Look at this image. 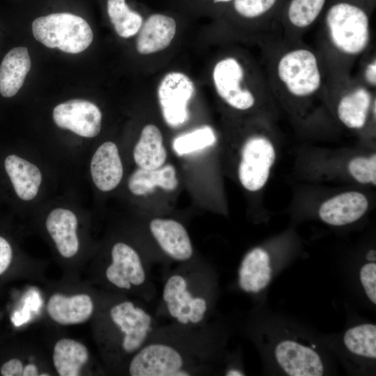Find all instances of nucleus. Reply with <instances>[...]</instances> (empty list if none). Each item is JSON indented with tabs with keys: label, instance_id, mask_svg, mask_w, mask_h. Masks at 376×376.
I'll list each match as a JSON object with an SVG mask.
<instances>
[{
	"label": "nucleus",
	"instance_id": "f257e3e1",
	"mask_svg": "<svg viewBox=\"0 0 376 376\" xmlns=\"http://www.w3.org/2000/svg\"><path fill=\"white\" fill-rule=\"evenodd\" d=\"M263 70L279 108L300 123L327 111V70L315 48L281 36L260 41Z\"/></svg>",
	"mask_w": 376,
	"mask_h": 376
},
{
	"label": "nucleus",
	"instance_id": "f03ea898",
	"mask_svg": "<svg viewBox=\"0 0 376 376\" xmlns=\"http://www.w3.org/2000/svg\"><path fill=\"white\" fill-rule=\"evenodd\" d=\"M375 0H329L318 23V47L327 72L352 74L373 47L371 17Z\"/></svg>",
	"mask_w": 376,
	"mask_h": 376
},
{
	"label": "nucleus",
	"instance_id": "7ed1b4c3",
	"mask_svg": "<svg viewBox=\"0 0 376 376\" xmlns=\"http://www.w3.org/2000/svg\"><path fill=\"white\" fill-rule=\"evenodd\" d=\"M212 81L218 96L231 109L255 110L272 121L277 117L279 107L263 68H249L239 57L228 55L215 63Z\"/></svg>",
	"mask_w": 376,
	"mask_h": 376
},
{
	"label": "nucleus",
	"instance_id": "20e7f679",
	"mask_svg": "<svg viewBox=\"0 0 376 376\" xmlns=\"http://www.w3.org/2000/svg\"><path fill=\"white\" fill-rule=\"evenodd\" d=\"M327 107L330 114L349 130L361 132L375 123V91L352 74L328 73Z\"/></svg>",
	"mask_w": 376,
	"mask_h": 376
},
{
	"label": "nucleus",
	"instance_id": "39448f33",
	"mask_svg": "<svg viewBox=\"0 0 376 376\" xmlns=\"http://www.w3.org/2000/svg\"><path fill=\"white\" fill-rule=\"evenodd\" d=\"M32 32L34 38L47 47L70 54L84 51L93 39L88 22L69 13H52L35 19Z\"/></svg>",
	"mask_w": 376,
	"mask_h": 376
},
{
	"label": "nucleus",
	"instance_id": "423d86ee",
	"mask_svg": "<svg viewBox=\"0 0 376 376\" xmlns=\"http://www.w3.org/2000/svg\"><path fill=\"white\" fill-rule=\"evenodd\" d=\"M272 122L266 121L263 127L248 136L242 146L237 174L241 185L249 191L256 192L265 186L276 161Z\"/></svg>",
	"mask_w": 376,
	"mask_h": 376
},
{
	"label": "nucleus",
	"instance_id": "0eeeda50",
	"mask_svg": "<svg viewBox=\"0 0 376 376\" xmlns=\"http://www.w3.org/2000/svg\"><path fill=\"white\" fill-rule=\"evenodd\" d=\"M132 376H187L191 375L185 359L178 350L164 343L143 346L129 367Z\"/></svg>",
	"mask_w": 376,
	"mask_h": 376
},
{
	"label": "nucleus",
	"instance_id": "6e6552de",
	"mask_svg": "<svg viewBox=\"0 0 376 376\" xmlns=\"http://www.w3.org/2000/svg\"><path fill=\"white\" fill-rule=\"evenodd\" d=\"M162 297L170 316L182 324H199L206 315V298L193 292L182 274H172L166 280Z\"/></svg>",
	"mask_w": 376,
	"mask_h": 376
},
{
	"label": "nucleus",
	"instance_id": "1a4fd4ad",
	"mask_svg": "<svg viewBox=\"0 0 376 376\" xmlns=\"http://www.w3.org/2000/svg\"><path fill=\"white\" fill-rule=\"evenodd\" d=\"M195 93L191 79L180 72H171L161 80L157 96L163 118L171 127L183 125L189 118L188 104Z\"/></svg>",
	"mask_w": 376,
	"mask_h": 376
},
{
	"label": "nucleus",
	"instance_id": "9d476101",
	"mask_svg": "<svg viewBox=\"0 0 376 376\" xmlns=\"http://www.w3.org/2000/svg\"><path fill=\"white\" fill-rule=\"evenodd\" d=\"M113 322L123 334L122 347L127 353L139 350L152 329V317L130 301H125L110 309Z\"/></svg>",
	"mask_w": 376,
	"mask_h": 376
},
{
	"label": "nucleus",
	"instance_id": "9b49d317",
	"mask_svg": "<svg viewBox=\"0 0 376 376\" xmlns=\"http://www.w3.org/2000/svg\"><path fill=\"white\" fill-rule=\"evenodd\" d=\"M56 125L84 136L94 137L100 132L102 113L93 102L74 99L58 104L53 110Z\"/></svg>",
	"mask_w": 376,
	"mask_h": 376
},
{
	"label": "nucleus",
	"instance_id": "f8f14e48",
	"mask_svg": "<svg viewBox=\"0 0 376 376\" xmlns=\"http://www.w3.org/2000/svg\"><path fill=\"white\" fill-rule=\"evenodd\" d=\"M329 0H285L280 17L281 36L300 40L316 24Z\"/></svg>",
	"mask_w": 376,
	"mask_h": 376
},
{
	"label": "nucleus",
	"instance_id": "ddd939ff",
	"mask_svg": "<svg viewBox=\"0 0 376 376\" xmlns=\"http://www.w3.org/2000/svg\"><path fill=\"white\" fill-rule=\"evenodd\" d=\"M285 0H233V10L244 20L257 26L259 42L281 36L280 17Z\"/></svg>",
	"mask_w": 376,
	"mask_h": 376
},
{
	"label": "nucleus",
	"instance_id": "4468645a",
	"mask_svg": "<svg viewBox=\"0 0 376 376\" xmlns=\"http://www.w3.org/2000/svg\"><path fill=\"white\" fill-rule=\"evenodd\" d=\"M111 263L106 270L109 281L120 289L142 285L146 272L138 253L130 246L118 242L111 249Z\"/></svg>",
	"mask_w": 376,
	"mask_h": 376
},
{
	"label": "nucleus",
	"instance_id": "2eb2a0df",
	"mask_svg": "<svg viewBox=\"0 0 376 376\" xmlns=\"http://www.w3.org/2000/svg\"><path fill=\"white\" fill-rule=\"evenodd\" d=\"M274 354L280 367L290 376L323 375V364L318 353L297 342H280L275 347Z\"/></svg>",
	"mask_w": 376,
	"mask_h": 376
},
{
	"label": "nucleus",
	"instance_id": "dca6fc26",
	"mask_svg": "<svg viewBox=\"0 0 376 376\" xmlns=\"http://www.w3.org/2000/svg\"><path fill=\"white\" fill-rule=\"evenodd\" d=\"M368 206V199L363 193L345 191L324 201L318 209V215L324 223L340 226L359 220Z\"/></svg>",
	"mask_w": 376,
	"mask_h": 376
},
{
	"label": "nucleus",
	"instance_id": "f3484780",
	"mask_svg": "<svg viewBox=\"0 0 376 376\" xmlns=\"http://www.w3.org/2000/svg\"><path fill=\"white\" fill-rule=\"evenodd\" d=\"M150 232L162 251L178 261L189 260L193 247L185 228L170 219L157 218L150 223Z\"/></svg>",
	"mask_w": 376,
	"mask_h": 376
},
{
	"label": "nucleus",
	"instance_id": "a211bd4d",
	"mask_svg": "<svg viewBox=\"0 0 376 376\" xmlns=\"http://www.w3.org/2000/svg\"><path fill=\"white\" fill-rule=\"evenodd\" d=\"M91 173L95 186L102 191L116 188L123 177V165L116 145L102 143L95 151L91 163Z\"/></svg>",
	"mask_w": 376,
	"mask_h": 376
},
{
	"label": "nucleus",
	"instance_id": "6ab92c4d",
	"mask_svg": "<svg viewBox=\"0 0 376 376\" xmlns=\"http://www.w3.org/2000/svg\"><path fill=\"white\" fill-rule=\"evenodd\" d=\"M3 166L19 198L30 201L36 196L42 174L36 165L15 154H10L5 157Z\"/></svg>",
	"mask_w": 376,
	"mask_h": 376
},
{
	"label": "nucleus",
	"instance_id": "aec40b11",
	"mask_svg": "<svg viewBox=\"0 0 376 376\" xmlns=\"http://www.w3.org/2000/svg\"><path fill=\"white\" fill-rule=\"evenodd\" d=\"M176 31L173 18L162 14L150 15L142 24L136 39V49L141 54H150L169 46Z\"/></svg>",
	"mask_w": 376,
	"mask_h": 376
},
{
	"label": "nucleus",
	"instance_id": "412c9836",
	"mask_svg": "<svg viewBox=\"0 0 376 376\" xmlns=\"http://www.w3.org/2000/svg\"><path fill=\"white\" fill-rule=\"evenodd\" d=\"M77 219L70 210L56 208L47 216L46 227L56 249L65 258L74 256L79 249L77 236Z\"/></svg>",
	"mask_w": 376,
	"mask_h": 376
},
{
	"label": "nucleus",
	"instance_id": "4be33fe9",
	"mask_svg": "<svg viewBox=\"0 0 376 376\" xmlns=\"http://www.w3.org/2000/svg\"><path fill=\"white\" fill-rule=\"evenodd\" d=\"M47 309L55 322L61 324H75L82 323L91 317L93 303L86 294L72 297L54 294L49 298Z\"/></svg>",
	"mask_w": 376,
	"mask_h": 376
},
{
	"label": "nucleus",
	"instance_id": "5701e85b",
	"mask_svg": "<svg viewBox=\"0 0 376 376\" xmlns=\"http://www.w3.org/2000/svg\"><path fill=\"white\" fill-rule=\"evenodd\" d=\"M31 68V59L25 47L10 49L0 65V93L4 97H11L22 88Z\"/></svg>",
	"mask_w": 376,
	"mask_h": 376
},
{
	"label": "nucleus",
	"instance_id": "b1692460",
	"mask_svg": "<svg viewBox=\"0 0 376 376\" xmlns=\"http://www.w3.org/2000/svg\"><path fill=\"white\" fill-rule=\"evenodd\" d=\"M272 274L267 252L256 247L244 258L239 269V284L245 292H258L269 283Z\"/></svg>",
	"mask_w": 376,
	"mask_h": 376
},
{
	"label": "nucleus",
	"instance_id": "393cba45",
	"mask_svg": "<svg viewBox=\"0 0 376 376\" xmlns=\"http://www.w3.org/2000/svg\"><path fill=\"white\" fill-rule=\"evenodd\" d=\"M133 155L139 168L155 169L164 165L166 150L163 144L162 134L156 125L149 124L143 128Z\"/></svg>",
	"mask_w": 376,
	"mask_h": 376
},
{
	"label": "nucleus",
	"instance_id": "a878e982",
	"mask_svg": "<svg viewBox=\"0 0 376 376\" xmlns=\"http://www.w3.org/2000/svg\"><path fill=\"white\" fill-rule=\"evenodd\" d=\"M178 185L176 171L171 164L155 169L139 168L130 177L128 188L136 196H143L161 187L167 191L174 190Z\"/></svg>",
	"mask_w": 376,
	"mask_h": 376
},
{
	"label": "nucleus",
	"instance_id": "bb28decb",
	"mask_svg": "<svg viewBox=\"0 0 376 376\" xmlns=\"http://www.w3.org/2000/svg\"><path fill=\"white\" fill-rule=\"evenodd\" d=\"M88 352L82 343L70 338L59 340L54 345L53 362L61 376H77L87 362Z\"/></svg>",
	"mask_w": 376,
	"mask_h": 376
},
{
	"label": "nucleus",
	"instance_id": "cd10ccee",
	"mask_svg": "<svg viewBox=\"0 0 376 376\" xmlns=\"http://www.w3.org/2000/svg\"><path fill=\"white\" fill-rule=\"evenodd\" d=\"M107 12L117 34L122 38L134 36L143 24L142 17L132 10L125 0H107Z\"/></svg>",
	"mask_w": 376,
	"mask_h": 376
},
{
	"label": "nucleus",
	"instance_id": "c85d7f7f",
	"mask_svg": "<svg viewBox=\"0 0 376 376\" xmlns=\"http://www.w3.org/2000/svg\"><path fill=\"white\" fill-rule=\"evenodd\" d=\"M347 349L352 353L367 358H376V326L363 324L349 329L343 337Z\"/></svg>",
	"mask_w": 376,
	"mask_h": 376
},
{
	"label": "nucleus",
	"instance_id": "c756f323",
	"mask_svg": "<svg viewBox=\"0 0 376 376\" xmlns=\"http://www.w3.org/2000/svg\"><path fill=\"white\" fill-rule=\"evenodd\" d=\"M216 141L213 129L203 126L176 137L173 141V148L177 154L182 155L212 146Z\"/></svg>",
	"mask_w": 376,
	"mask_h": 376
},
{
	"label": "nucleus",
	"instance_id": "7c9ffc66",
	"mask_svg": "<svg viewBox=\"0 0 376 376\" xmlns=\"http://www.w3.org/2000/svg\"><path fill=\"white\" fill-rule=\"evenodd\" d=\"M350 176L357 182L363 185H376V155H358L347 164Z\"/></svg>",
	"mask_w": 376,
	"mask_h": 376
},
{
	"label": "nucleus",
	"instance_id": "2f4dec72",
	"mask_svg": "<svg viewBox=\"0 0 376 376\" xmlns=\"http://www.w3.org/2000/svg\"><path fill=\"white\" fill-rule=\"evenodd\" d=\"M356 76L373 91L376 88V54L373 47L359 60Z\"/></svg>",
	"mask_w": 376,
	"mask_h": 376
},
{
	"label": "nucleus",
	"instance_id": "473e14b6",
	"mask_svg": "<svg viewBox=\"0 0 376 376\" xmlns=\"http://www.w3.org/2000/svg\"><path fill=\"white\" fill-rule=\"evenodd\" d=\"M41 304L39 295L35 291H30L26 295L24 304L22 309L13 313L11 321L16 327L26 323L30 320L31 311H36Z\"/></svg>",
	"mask_w": 376,
	"mask_h": 376
},
{
	"label": "nucleus",
	"instance_id": "72a5a7b5",
	"mask_svg": "<svg viewBox=\"0 0 376 376\" xmlns=\"http://www.w3.org/2000/svg\"><path fill=\"white\" fill-rule=\"evenodd\" d=\"M360 281L369 299L376 304V264H365L360 270Z\"/></svg>",
	"mask_w": 376,
	"mask_h": 376
},
{
	"label": "nucleus",
	"instance_id": "f704fd0d",
	"mask_svg": "<svg viewBox=\"0 0 376 376\" xmlns=\"http://www.w3.org/2000/svg\"><path fill=\"white\" fill-rule=\"evenodd\" d=\"M13 258V249L8 240L0 236V275L9 267Z\"/></svg>",
	"mask_w": 376,
	"mask_h": 376
},
{
	"label": "nucleus",
	"instance_id": "c9c22d12",
	"mask_svg": "<svg viewBox=\"0 0 376 376\" xmlns=\"http://www.w3.org/2000/svg\"><path fill=\"white\" fill-rule=\"evenodd\" d=\"M23 368L21 361L12 359L3 364L1 373L3 376H20L22 375Z\"/></svg>",
	"mask_w": 376,
	"mask_h": 376
},
{
	"label": "nucleus",
	"instance_id": "e433bc0d",
	"mask_svg": "<svg viewBox=\"0 0 376 376\" xmlns=\"http://www.w3.org/2000/svg\"><path fill=\"white\" fill-rule=\"evenodd\" d=\"M38 368L36 365L29 363L25 366L23 368L22 375L24 376H36L38 374Z\"/></svg>",
	"mask_w": 376,
	"mask_h": 376
},
{
	"label": "nucleus",
	"instance_id": "4c0bfd02",
	"mask_svg": "<svg viewBox=\"0 0 376 376\" xmlns=\"http://www.w3.org/2000/svg\"><path fill=\"white\" fill-rule=\"evenodd\" d=\"M226 375L228 376H241V375H244V374L240 370H237L235 369H231L227 371Z\"/></svg>",
	"mask_w": 376,
	"mask_h": 376
},
{
	"label": "nucleus",
	"instance_id": "58836bf2",
	"mask_svg": "<svg viewBox=\"0 0 376 376\" xmlns=\"http://www.w3.org/2000/svg\"><path fill=\"white\" fill-rule=\"evenodd\" d=\"M366 259L369 261L375 262V251L370 250L366 255Z\"/></svg>",
	"mask_w": 376,
	"mask_h": 376
},
{
	"label": "nucleus",
	"instance_id": "ea45409f",
	"mask_svg": "<svg viewBox=\"0 0 376 376\" xmlns=\"http://www.w3.org/2000/svg\"><path fill=\"white\" fill-rule=\"evenodd\" d=\"M233 0H213L214 3H230Z\"/></svg>",
	"mask_w": 376,
	"mask_h": 376
},
{
	"label": "nucleus",
	"instance_id": "a19ab883",
	"mask_svg": "<svg viewBox=\"0 0 376 376\" xmlns=\"http://www.w3.org/2000/svg\"><path fill=\"white\" fill-rule=\"evenodd\" d=\"M44 375L48 376L49 375H48V374H41V375H40V376H44Z\"/></svg>",
	"mask_w": 376,
	"mask_h": 376
}]
</instances>
